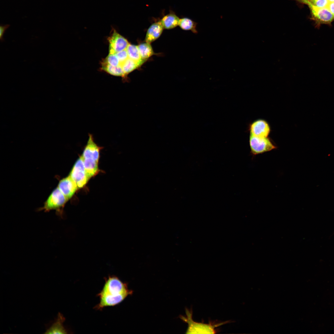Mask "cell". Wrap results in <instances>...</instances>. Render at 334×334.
Masks as SVG:
<instances>
[{"mask_svg":"<svg viewBox=\"0 0 334 334\" xmlns=\"http://www.w3.org/2000/svg\"><path fill=\"white\" fill-rule=\"evenodd\" d=\"M126 283L118 277L109 276L107 279L101 291L98 294L102 303L105 306H113L122 302L132 293Z\"/></svg>","mask_w":334,"mask_h":334,"instance_id":"1","label":"cell"},{"mask_svg":"<svg viewBox=\"0 0 334 334\" xmlns=\"http://www.w3.org/2000/svg\"><path fill=\"white\" fill-rule=\"evenodd\" d=\"M88 139L81 156L86 172L90 178L99 172L98 162L102 147L95 143L93 135L88 134Z\"/></svg>","mask_w":334,"mask_h":334,"instance_id":"2","label":"cell"},{"mask_svg":"<svg viewBox=\"0 0 334 334\" xmlns=\"http://www.w3.org/2000/svg\"><path fill=\"white\" fill-rule=\"evenodd\" d=\"M186 317L180 315L179 317L183 321L187 323L188 328L186 334L193 333H215L216 332L215 328L224 324L229 323V321L219 323L213 324L210 323L205 324L203 323L196 322L193 320L192 318V311L187 309H186Z\"/></svg>","mask_w":334,"mask_h":334,"instance_id":"3","label":"cell"},{"mask_svg":"<svg viewBox=\"0 0 334 334\" xmlns=\"http://www.w3.org/2000/svg\"><path fill=\"white\" fill-rule=\"evenodd\" d=\"M68 201L65 196L57 187L54 189L45 202L43 206L39 210L45 212L55 210L59 216H62L63 208Z\"/></svg>","mask_w":334,"mask_h":334,"instance_id":"4","label":"cell"},{"mask_svg":"<svg viewBox=\"0 0 334 334\" xmlns=\"http://www.w3.org/2000/svg\"><path fill=\"white\" fill-rule=\"evenodd\" d=\"M249 142L250 153L253 156L268 152L277 148L269 137H258L250 134Z\"/></svg>","mask_w":334,"mask_h":334,"instance_id":"5","label":"cell"},{"mask_svg":"<svg viewBox=\"0 0 334 334\" xmlns=\"http://www.w3.org/2000/svg\"><path fill=\"white\" fill-rule=\"evenodd\" d=\"M69 175L76 183L78 189L85 186L90 178L86 172L81 156L75 162Z\"/></svg>","mask_w":334,"mask_h":334,"instance_id":"6","label":"cell"},{"mask_svg":"<svg viewBox=\"0 0 334 334\" xmlns=\"http://www.w3.org/2000/svg\"><path fill=\"white\" fill-rule=\"evenodd\" d=\"M298 0L309 6L313 17L318 24H329L334 19V15L327 7H317L308 0Z\"/></svg>","mask_w":334,"mask_h":334,"instance_id":"7","label":"cell"},{"mask_svg":"<svg viewBox=\"0 0 334 334\" xmlns=\"http://www.w3.org/2000/svg\"><path fill=\"white\" fill-rule=\"evenodd\" d=\"M109 54H116L126 49L130 44L127 40L114 28H113L110 36L108 37Z\"/></svg>","mask_w":334,"mask_h":334,"instance_id":"8","label":"cell"},{"mask_svg":"<svg viewBox=\"0 0 334 334\" xmlns=\"http://www.w3.org/2000/svg\"><path fill=\"white\" fill-rule=\"evenodd\" d=\"M250 134L253 135L261 137H269L271 131L270 126L266 120L259 119L251 123L249 126Z\"/></svg>","mask_w":334,"mask_h":334,"instance_id":"9","label":"cell"},{"mask_svg":"<svg viewBox=\"0 0 334 334\" xmlns=\"http://www.w3.org/2000/svg\"><path fill=\"white\" fill-rule=\"evenodd\" d=\"M57 187L68 200L78 189L76 183L69 175L61 179Z\"/></svg>","mask_w":334,"mask_h":334,"instance_id":"10","label":"cell"},{"mask_svg":"<svg viewBox=\"0 0 334 334\" xmlns=\"http://www.w3.org/2000/svg\"><path fill=\"white\" fill-rule=\"evenodd\" d=\"M163 29L160 19L155 20L147 30L145 39L146 42L150 44L157 39L161 35Z\"/></svg>","mask_w":334,"mask_h":334,"instance_id":"11","label":"cell"},{"mask_svg":"<svg viewBox=\"0 0 334 334\" xmlns=\"http://www.w3.org/2000/svg\"><path fill=\"white\" fill-rule=\"evenodd\" d=\"M65 320V318L63 315L60 313L59 312L56 318L50 326L46 329L45 333H67V331L63 325Z\"/></svg>","mask_w":334,"mask_h":334,"instance_id":"12","label":"cell"},{"mask_svg":"<svg viewBox=\"0 0 334 334\" xmlns=\"http://www.w3.org/2000/svg\"><path fill=\"white\" fill-rule=\"evenodd\" d=\"M159 19L164 28L170 29L178 25L180 18L174 12L170 10L168 14Z\"/></svg>","mask_w":334,"mask_h":334,"instance_id":"13","label":"cell"},{"mask_svg":"<svg viewBox=\"0 0 334 334\" xmlns=\"http://www.w3.org/2000/svg\"><path fill=\"white\" fill-rule=\"evenodd\" d=\"M101 69L102 70L111 75L123 77H126L120 65L117 66H113L102 61L101 62Z\"/></svg>","mask_w":334,"mask_h":334,"instance_id":"14","label":"cell"},{"mask_svg":"<svg viewBox=\"0 0 334 334\" xmlns=\"http://www.w3.org/2000/svg\"><path fill=\"white\" fill-rule=\"evenodd\" d=\"M198 23L191 19L187 17L180 18L178 26L183 30L190 31L193 33L197 34V29Z\"/></svg>","mask_w":334,"mask_h":334,"instance_id":"15","label":"cell"},{"mask_svg":"<svg viewBox=\"0 0 334 334\" xmlns=\"http://www.w3.org/2000/svg\"><path fill=\"white\" fill-rule=\"evenodd\" d=\"M126 50L129 58L136 62L139 66L145 62L141 58L138 46L130 44Z\"/></svg>","mask_w":334,"mask_h":334,"instance_id":"16","label":"cell"},{"mask_svg":"<svg viewBox=\"0 0 334 334\" xmlns=\"http://www.w3.org/2000/svg\"><path fill=\"white\" fill-rule=\"evenodd\" d=\"M139 52L142 60L145 61L153 54V51L150 43H143L138 46Z\"/></svg>","mask_w":334,"mask_h":334,"instance_id":"17","label":"cell"},{"mask_svg":"<svg viewBox=\"0 0 334 334\" xmlns=\"http://www.w3.org/2000/svg\"><path fill=\"white\" fill-rule=\"evenodd\" d=\"M120 65L122 67L126 76L128 74L139 66L136 62L129 58Z\"/></svg>","mask_w":334,"mask_h":334,"instance_id":"18","label":"cell"},{"mask_svg":"<svg viewBox=\"0 0 334 334\" xmlns=\"http://www.w3.org/2000/svg\"><path fill=\"white\" fill-rule=\"evenodd\" d=\"M106 63L113 66L120 65L119 60L116 54H110L102 60Z\"/></svg>","mask_w":334,"mask_h":334,"instance_id":"19","label":"cell"},{"mask_svg":"<svg viewBox=\"0 0 334 334\" xmlns=\"http://www.w3.org/2000/svg\"><path fill=\"white\" fill-rule=\"evenodd\" d=\"M313 5L319 8L327 7L330 2L329 0H308Z\"/></svg>","mask_w":334,"mask_h":334,"instance_id":"20","label":"cell"},{"mask_svg":"<svg viewBox=\"0 0 334 334\" xmlns=\"http://www.w3.org/2000/svg\"><path fill=\"white\" fill-rule=\"evenodd\" d=\"M116 54L119 60L120 65L129 58L126 49L118 52Z\"/></svg>","mask_w":334,"mask_h":334,"instance_id":"21","label":"cell"},{"mask_svg":"<svg viewBox=\"0 0 334 334\" xmlns=\"http://www.w3.org/2000/svg\"><path fill=\"white\" fill-rule=\"evenodd\" d=\"M9 26V25H1L0 27V39L1 42H3L4 41L3 35L5 30L8 28Z\"/></svg>","mask_w":334,"mask_h":334,"instance_id":"22","label":"cell"},{"mask_svg":"<svg viewBox=\"0 0 334 334\" xmlns=\"http://www.w3.org/2000/svg\"><path fill=\"white\" fill-rule=\"evenodd\" d=\"M327 8L334 15V2H330Z\"/></svg>","mask_w":334,"mask_h":334,"instance_id":"23","label":"cell"},{"mask_svg":"<svg viewBox=\"0 0 334 334\" xmlns=\"http://www.w3.org/2000/svg\"><path fill=\"white\" fill-rule=\"evenodd\" d=\"M330 2H334V0H329Z\"/></svg>","mask_w":334,"mask_h":334,"instance_id":"24","label":"cell"}]
</instances>
